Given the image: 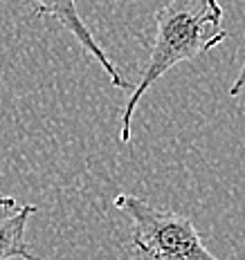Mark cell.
I'll use <instances>...</instances> for the list:
<instances>
[{
    "instance_id": "obj_4",
    "label": "cell",
    "mask_w": 245,
    "mask_h": 260,
    "mask_svg": "<svg viewBox=\"0 0 245 260\" xmlns=\"http://www.w3.org/2000/svg\"><path fill=\"white\" fill-rule=\"evenodd\" d=\"M36 211L39 209L34 204H23V207H16L12 215L0 218V260H9V258L39 260L25 242L27 222Z\"/></svg>"
},
{
    "instance_id": "obj_6",
    "label": "cell",
    "mask_w": 245,
    "mask_h": 260,
    "mask_svg": "<svg viewBox=\"0 0 245 260\" xmlns=\"http://www.w3.org/2000/svg\"><path fill=\"white\" fill-rule=\"evenodd\" d=\"M16 207H18L16 198H0V209H16Z\"/></svg>"
},
{
    "instance_id": "obj_5",
    "label": "cell",
    "mask_w": 245,
    "mask_h": 260,
    "mask_svg": "<svg viewBox=\"0 0 245 260\" xmlns=\"http://www.w3.org/2000/svg\"><path fill=\"white\" fill-rule=\"evenodd\" d=\"M243 90H245V61L241 65V72H238V77L234 79V83L230 85V96H238Z\"/></svg>"
},
{
    "instance_id": "obj_3",
    "label": "cell",
    "mask_w": 245,
    "mask_h": 260,
    "mask_svg": "<svg viewBox=\"0 0 245 260\" xmlns=\"http://www.w3.org/2000/svg\"><path fill=\"white\" fill-rule=\"evenodd\" d=\"M30 3H32V9H34V16H39V18H54L59 25H63L65 29L74 36V41H79V45L101 65L103 72L111 77V83L115 85V88H128L126 79L119 74L115 63L106 56V52H103L99 47V43L95 41L88 25H86L84 18L79 16L77 0H30Z\"/></svg>"
},
{
    "instance_id": "obj_2",
    "label": "cell",
    "mask_w": 245,
    "mask_h": 260,
    "mask_svg": "<svg viewBox=\"0 0 245 260\" xmlns=\"http://www.w3.org/2000/svg\"><path fill=\"white\" fill-rule=\"evenodd\" d=\"M115 207L133 224V247L144 260H219L203 245L187 215L153 207L144 198L122 193Z\"/></svg>"
},
{
    "instance_id": "obj_1",
    "label": "cell",
    "mask_w": 245,
    "mask_h": 260,
    "mask_svg": "<svg viewBox=\"0 0 245 260\" xmlns=\"http://www.w3.org/2000/svg\"><path fill=\"white\" fill-rule=\"evenodd\" d=\"M155 23L157 34L151 47V56L138 85L128 94L119 121L122 144L130 142V121L146 90L178 63L192 61L227 39L219 0H169L155 14Z\"/></svg>"
}]
</instances>
